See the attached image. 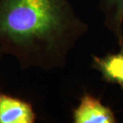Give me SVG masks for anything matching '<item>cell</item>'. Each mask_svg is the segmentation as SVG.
<instances>
[{"instance_id":"cell-1","label":"cell","mask_w":123,"mask_h":123,"mask_svg":"<svg viewBox=\"0 0 123 123\" xmlns=\"http://www.w3.org/2000/svg\"><path fill=\"white\" fill-rule=\"evenodd\" d=\"M87 30L69 0H0V47L23 70L63 68Z\"/></svg>"},{"instance_id":"cell-2","label":"cell","mask_w":123,"mask_h":123,"mask_svg":"<svg viewBox=\"0 0 123 123\" xmlns=\"http://www.w3.org/2000/svg\"><path fill=\"white\" fill-rule=\"evenodd\" d=\"M36 119L30 102L0 90V123H34Z\"/></svg>"},{"instance_id":"cell-3","label":"cell","mask_w":123,"mask_h":123,"mask_svg":"<svg viewBox=\"0 0 123 123\" xmlns=\"http://www.w3.org/2000/svg\"><path fill=\"white\" fill-rule=\"evenodd\" d=\"M74 123H115L117 122L112 110L93 96L86 93L74 110Z\"/></svg>"},{"instance_id":"cell-4","label":"cell","mask_w":123,"mask_h":123,"mask_svg":"<svg viewBox=\"0 0 123 123\" xmlns=\"http://www.w3.org/2000/svg\"><path fill=\"white\" fill-rule=\"evenodd\" d=\"M92 63L105 82L123 88V48L102 57L93 56Z\"/></svg>"},{"instance_id":"cell-5","label":"cell","mask_w":123,"mask_h":123,"mask_svg":"<svg viewBox=\"0 0 123 123\" xmlns=\"http://www.w3.org/2000/svg\"><path fill=\"white\" fill-rule=\"evenodd\" d=\"M105 25L123 48V0H100Z\"/></svg>"},{"instance_id":"cell-6","label":"cell","mask_w":123,"mask_h":123,"mask_svg":"<svg viewBox=\"0 0 123 123\" xmlns=\"http://www.w3.org/2000/svg\"><path fill=\"white\" fill-rule=\"evenodd\" d=\"M5 55L4 52L2 51V48L0 47V70H1V63H2V58H3V56Z\"/></svg>"}]
</instances>
